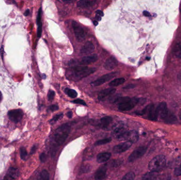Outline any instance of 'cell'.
Here are the masks:
<instances>
[{"label":"cell","mask_w":181,"mask_h":180,"mask_svg":"<svg viewBox=\"0 0 181 180\" xmlns=\"http://www.w3.org/2000/svg\"><path fill=\"white\" fill-rule=\"evenodd\" d=\"M96 70L95 68H89L85 66H78L73 68L69 71L67 76H68L69 79L78 81L94 73Z\"/></svg>","instance_id":"obj_1"},{"label":"cell","mask_w":181,"mask_h":180,"mask_svg":"<svg viewBox=\"0 0 181 180\" xmlns=\"http://www.w3.org/2000/svg\"><path fill=\"white\" fill-rule=\"evenodd\" d=\"M158 116L164 122L167 123H174L177 121V118L172 112L167 108L166 103L161 102L157 106Z\"/></svg>","instance_id":"obj_2"},{"label":"cell","mask_w":181,"mask_h":180,"mask_svg":"<svg viewBox=\"0 0 181 180\" xmlns=\"http://www.w3.org/2000/svg\"><path fill=\"white\" fill-rule=\"evenodd\" d=\"M71 131V126L65 124L58 127L54 134V140L58 145H61L65 142Z\"/></svg>","instance_id":"obj_3"},{"label":"cell","mask_w":181,"mask_h":180,"mask_svg":"<svg viewBox=\"0 0 181 180\" xmlns=\"http://www.w3.org/2000/svg\"><path fill=\"white\" fill-rule=\"evenodd\" d=\"M166 163V160L164 155L156 156L150 161L148 164V169L152 172H158L162 169Z\"/></svg>","instance_id":"obj_4"},{"label":"cell","mask_w":181,"mask_h":180,"mask_svg":"<svg viewBox=\"0 0 181 180\" xmlns=\"http://www.w3.org/2000/svg\"><path fill=\"white\" fill-rule=\"evenodd\" d=\"M139 115H146L147 118L150 121H156L157 120L158 113L157 107L154 104L148 105L143 110L137 113Z\"/></svg>","instance_id":"obj_5"},{"label":"cell","mask_w":181,"mask_h":180,"mask_svg":"<svg viewBox=\"0 0 181 180\" xmlns=\"http://www.w3.org/2000/svg\"><path fill=\"white\" fill-rule=\"evenodd\" d=\"M118 140L130 141L132 143H136L139 139V134L137 131L135 130L127 131L118 137Z\"/></svg>","instance_id":"obj_6"},{"label":"cell","mask_w":181,"mask_h":180,"mask_svg":"<svg viewBox=\"0 0 181 180\" xmlns=\"http://www.w3.org/2000/svg\"><path fill=\"white\" fill-rule=\"evenodd\" d=\"M140 99L137 98H132L125 103L118 105V108L121 111H129L134 108L139 103Z\"/></svg>","instance_id":"obj_7"},{"label":"cell","mask_w":181,"mask_h":180,"mask_svg":"<svg viewBox=\"0 0 181 180\" xmlns=\"http://www.w3.org/2000/svg\"><path fill=\"white\" fill-rule=\"evenodd\" d=\"M128 131L127 127L125 126L122 122H117L113 126V131L111 135L115 139H118L120 135Z\"/></svg>","instance_id":"obj_8"},{"label":"cell","mask_w":181,"mask_h":180,"mask_svg":"<svg viewBox=\"0 0 181 180\" xmlns=\"http://www.w3.org/2000/svg\"><path fill=\"white\" fill-rule=\"evenodd\" d=\"M72 26L77 41L79 42L83 41L85 38V33L83 29L76 21H73Z\"/></svg>","instance_id":"obj_9"},{"label":"cell","mask_w":181,"mask_h":180,"mask_svg":"<svg viewBox=\"0 0 181 180\" xmlns=\"http://www.w3.org/2000/svg\"><path fill=\"white\" fill-rule=\"evenodd\" d=\"M117 73L116 72H113L109 73V74H106L103 76H101V77L99 78L98 79H96L95 81H93L90 83V85L93 87L99 86H101L103 84L106 83L107 81L110 80L113 78L117 76Z\"/></svg>","instance_id":"obj_10"},{"label":"cell","mask_w":181,"mask_h":180,"mask_svg":"<svg viewBox=\"0 0 181 180\" xmlns=\"http://www.w3.org/2000/svg\"><path fill=\"white\" fill-rule=\"evenodd\" d=\"M147 148L146 146H140L136 148L133 152L129 156L128 161L129 162H133L139 159L145 154L147 151Z\"/></svg>","instance_id":"obj_11"},{"label":"cell","mask_w":181,"mask_h":180,"mask_svg":"<svg viewBox=\"0 0 181 180\" xmlns=\"http://www.w3.org/2000/svg\"><path fill=\"white\" fill-rule=\"evenodd\" d=\"M7 115L12 122L15 123H18L22 120L24 113L20 109H13L8 112Z\"/></svg>","instance_id":"obj_12"},{"label":"cell","mask_w":181,"mask_h":180,"mask_svg":"<svg viewBox=\"0 0 181 180\" xmlns=\"http://www.w3.org/2000/svg\"><path fill=\"white\" fill-rule=\"evenodd\" d=\"M132 144V143L130 141H126V142L122 143L114 146L113 149V151L114 153L117 154L123 153L128 150L131 146Z\"/></svg>","instance_id":"obj_13"},{"label":"cell","mask_w":181,"mask_h":180,"mask_svg":"<svg viewBox=\"0 0 181 180\" xmlns=\"http://www.w3.org/2000/svg\"><path fill=\"white\" fill-rule=\"evenodd\" d=\"M95 47L92 42L87 41L84 45L80 50V54L82 55H87L94 51Z\"/></svg>","instance_id":"obj_14"},{"label":"cell","mask_w":181,"mask_h":180,"mask_svg":"<svg viewBox=\"0 0 181 180\" xmlns=\"http://www.w3.org/2000/svg\"><path fill=\"white\" fill-rule=\"evenodd\" d=\"M118 61L113 57H111L105 61L103 67L107 70H113L118 66Z\"/></svg>","instance_id":"obj_15"},{"label":"cell","mask_w":181,"mask_h":180,"mask_svg":"<svg viewBox=\"0 0 181 180\" xmlns=\"http://www.w3.org/2000/svg\"><path fill=\"white\" fill-rule=\"evenodd\" d=\"M98 60V57L96 54H93L91 56H85L82 58L80 61V64L82 66L90 65L94 63Z\"/></svg>","instance_id":"obj_16"},{"label":"cell","mask_w":181,"mask_h":180,"mask_svg":"<svg viewBox=\"0 0 181 180\" xmlns=\"http://www.w3.org/2000/svg\"><path fill=\"white\" fill-rule=\"evenodd\" d=\"M19 171L16 168H10L7 171V174L6 177H4V180H15L18 178L19 175Z\"/></svg>","instance_id":"obj_17"},{"label":"cell","mask_w":181,"mask_h":180,"mask_svg":"<svg viewBox=\"0 0 181 180\" xmlns=\"http://www.w3.org/2000/svg\"><path fill=\"white\" fill-rule=\"evenodd\" d=\"M107 167L106 165H103L99 168L94 175V178L96 180H102L106 177Z\"/></svg>","instance_id":"obj_18"},{"label":"cell","mask_w":181,"mask_h":180,"mask_svg":"<svg viewBox=\"0 0 181 180\" xmlns=\"http://www.w3.org/2000/svg\"><path fill=\"white\" fill-rule=\"evenodd\" d=\"M116 92V89L113 88H109L105 89L104 90H101L98 94V99L101 101L102 99L108 97V96L114 94Z\"/></svg>","instance_id":"obj_19"},{"label":"cell","mask_w":181,"mask_h":180,"mask_svg":"<svg viewBox=\"0 0 181 180\" xmlns=\"http://www.w3.org/2000/svg\"><path fill=\"white\" fill-rule=\"evenodd\" d=\"M98 0H80L77 3V7L80 8H87L94 6Z\"/></svg>","instance_id":"obj_20"},{"label":"cell","mask_w":181,"mask_h":180,"mask_svg":"<svg viewBox=\"0 0 181 180\" xmlns=\"http://www.w3.org/2000/svg\"><path fill=\"white\" fill-rule=\"evenodd\" d=\"M111 154L109 152H103L97 155L96 160L99 163H103L107 162L110 159Z\"/></svg>","instance_id":"obj_21"},{"label":"cell","mask_w":181,"mask_h":180,"mask_svg":"<svg viewBox=\"0 0 181 180\" xmlns=\"http://www.w3.org/2000/svg\"><path fill=\"white\" fill-rule=\"evenodd\" d=\"M42 8L40 7L39 11H38V15L37 18V23L38 25V29H37V36L38 38H40L42 36Z\"/></svg>","instance_id":"obj_22"},{"label":"cell","mask_w":181,"mask_h":180,"mask_svg":"<svg viewBox=\"0 0 181 180\" xmlns=\"http://www.w3.org/2000/svg\"><path fill=\"white\" fill-rule=\"evenodd\" d=\"M113 121V118L110 116H105L102 118L100 120L99 126L102 129H106Z\"/></svg>","instance_id":"obj_23"},{"label":"cell","mask_w":181,"mask_h":180,"mask_svg":"<svg viewBox=\"0 0 181 180\" xmlns=\"http://www.w3.org/2000/svg\"><path fill=\"white\" fill-rule=\"evenodd\" d=\"M125 82V79L123 78H117L113 80L109 83V86L111 87H117L119 85L123 84V83Z\"/></svg>","instance_id":"obj_24"},{"label":"cell","mask_w":181,"mask_h":180,"mask_svg":"<svg viewBox=\"0 0 181 180\" xmlns=\"http://www.w3.org/2000/svg\"><path fill=\"white\" fill-rule=\"evenodd\" d=\"M157 177V172L150 171V172L146 173L144 175H143L142 179L145 180H154V179H156Z\"/></svg>","instance_id":"obj_25"},{"label":"cell","mask_w":181,"mask_h":180,"mask_svg":"<svg viewBox=\"0 0 181 180\" xmlns=\"http://www.w3.org/2000/svg\"><path fill=\"white\" fill-rule=\"evenodd\" d=\"M174 54L176 56V57L178 58H181V45L178 44L175 45L174 48Z\"/></svg>","instance_id":"obj_26"},{"label":"cell","mask_w":181,"mask_h":180,"mask_svg":"<svg viewBox=\"0 0 181 180\" xmlns=\"http://www.w3.org/2000/svg\"><path fill=\"white\" fill-rule=\"evenodd\" d=\"M65 91V92L67 95L69 97L72 98H75L77 96V92L75 90H74V89L66 88Z\"/></svg>","instance_id":"obj_27"},{"label":"cell","mask_w":181,"mask_h":180,"mask_svg":"<svg viewBox=\"0 0 181 180\" xmlns=\"http://www.w3.org/2000/svg\"><path fill=\"white\" fill-rule=\"evenodd\" d=\"M92 168L90 164H84L82 166L80 169V174H84V173H89L91 170Z\"/></svg>","instance_id":"obj_28"},{"label":"cell","mask_w":181,"mask_h":180,"mask_svg":"<svg viewBox=\"0 0 181 180\" xmlns=\"http://www.w3.org/2000/svg\"><path fill=\"white\" fill-rule=\"evenodd\" d=\"M112 140V139L111 138H107V139H102L100 140L96 141L95 143L94 144L95 146H99V145H104V144H107L110 142Z\"/></svg>","instance_id":"obj_29"},{"label":"cell","mask_w":181,"mask_h":180,"mask_svg":"<svg viewBox=\"0 0 181 180\" xmlns=\"http://www.w3.org/2000/svg\"><path fill=\"white\" fill-rule=\"evenodd\" d=\"M130 98L129 97H119L116 99L114 100V103L116 104L119 105L122 104V103H125L126 101H128L130 99Z\"/></svg>","instance_id":"obj_30"},{"label":"cell","mask_w":181,"mask_h":180,"mask_svg":"<svg viewBox=\"0 0 181 180\" xmlns=\"http://www.w3.org/2000/svg\"><path fill=\"white\" fill-rule=\"evenodd\" d=\"M135 178V174L133 172H130L122 178V180H134Z\"/></svg>","instance_id":"obj_31"},{"label":"cell","mask_w":181,"mask_h":180,"mask_svg":"<svg viewBox=\"0 0 181 180\" xmlns=\"http://www.w3.org/2000/svg\"><path fill=\"white\" fill-rule=\"evenodd\" d=\"M40 179L42 180H49V174L47 170H43L40 173Z\"/></svg>","instance_id":"obj_32"},{"label":"cell","mask_w":181,"mask_h":180,"mask_svg":"<svg viewBox=\"0 0 181 180\" xmlns=\"http://www.w3.org/2000/svg\"><path fill=\"white\" fill-rule=\"evenodd\" d=\"M63 116V114H58V115L55 116L54 117H53L52 119L50 120L49 123L51 125L54 124L55 123L57 122L59 119L62 118Z\"/></svg>","instance_id":"obj_33"},{"label":"cell","mask_w":181,"mask_h":180,"mask_svg":"<svg viewBox=\"0 0 181 180\" xmlns=\"http://www.w3.org/2000/svg\"><path fill=\"white\" fill-rule=\"evenodd\" d=\"M28 153L27 150L24 147L20 148V157L23 160H25L26 157H27Z\"/></svg>","instance_id":"obj_34"},{"label":"cell","mask_w":181,"mask_h":180,"mask_svg":"<svg viewBox=\"0 0 181 180\" xmlns=\"http://www.w3.org/2000/svg\"><path fill=\"white\" fill-rule=\"evenodd\" d=\"M122 163V161L121 160H114L111 162V165L114 168H117Z\"/></svg>","instance_id":"obj_35"},{"label":"cell","mask_w":181,"mask_h":180,"mask_svg":"<svg viewBox=\"0 0 181 180\" xmlns=\"http://www.w3.org/2000/svg\"><path fill=\"white\" fill-rule=\"evenodd\" d=\"M174 175L175 177H179L181 175V163L178 166V167L174 169Z\"/></svg>","instance_id":"obj_36"},{"label":"cell","mask_w":181,"mask_h":180,"mask_svg":"<svg viewBox=\"0 0 181 180\" xmlns=\"http://www.w3.org/2000/svg\"><path fill=\"white\" fill-rule=\"evenodd\" d=\"M55 96V93L54 91L50 90L48 93V99L49 101H52L54 99Z\"/></svg>","instance_id":"obj_37"},{"label":"cell","mask_w":181,"mask_h":180,"mask_svg":"<svg viewBox=\"0 0 181 180\" xmlns=\"http://www.w3.org/2000/svg\"><path fill=\"white\" fill-rule=\"evenodd\" d=\"M72 102L75 104H80L83 105V106H86V104L85 101L83 100H82L81 99H76V100L72 101Z\"/></svg>","instance_id":"obj_38"},{"label":"cell","mask_w":181,"mask_h":180,"mask_svg":"<svg viewBox=\"0 0 181 180\" xmlns=\"http://www.w3.org/2000/svg\"><path fill=\"white\" fill-rule=\"evenodd\" d=\"M39 159L40 160L42 163H44L47 160V155L45 153H42L39 156Z\"/></svg>","instance_id":"obj_39"},{"label":"cell","mask_w":181,"mask_h":180,"mask_svg":"<svg viewBox=\"0 0 181 180\" xmlns=\"http://www.w3.org/2000/svg\"><path fill=\"white\" fill-rule=\"evenodd\" d=\"M59 109V107H58L57 105H51L48 108V109L49 110H51V112H55V111H56V110H58Z\"/></svg>","instance_id":"obj_40"},{"label":"cell","mask_w":181,"mask_h":180,"mask_svg":"<svg viewBox=\"0 0 181 180\" xmlns=\"http://www.w3.org/2000/svg\"><path fill=\"white\" fill-rule=\"evenodd\" d=\"M37 148H38V146L37 145H34L33 146V148H31V152H30V154H34L36 151L37 149Z\"/></svg>","instance_id":"obj_41"},{"label":"cell","mask_w":181,"mask_h":180,"mask_svg":"<svg viewBox=\"0 0 181 180\" xmlns=\"http://www.w3.org/2000/svg\"><path fill=\"white\" fill-rule=\"evenodd\" d=\"M96 15H99V16H101V17L102 16H104V13H103V12L101 11V10H99L96 11Z\"/></svg>","instance_id":"obj_42"},{"label":"cell","mask_w":181,"mask_h":180,"mask_svg":"<svg viewBox=\"0 0 181 180\" xmlns=\"http://www.w3.org/2000/svg\"><path fill=\"white\" fill-rule=\"evenodd\" d=\"M134 87L135 86L134 85H129L125 87L124 89H130L134 88Z\"/></svg>","instance_id":"obj_43"},{"label":"cell","mask_w":181,"mask_h":180,"mask_svg":"<svg viewBox=\"0 0 181 180\" xmlns=\"http://www.w3.org/2000/svg\"><path fill=\"white\" fill-rule=\"evenodd\" d=\"M143 15H144L145 16H147V17H149V16H151L150 13L149 12H148V11H143Z\"/></svg>","instance_id":"obj_44"},{"label":"cell","mask_w":181,"mask_h":180,"mask_svg":"<svg viewBox=\"0 0 181 180\" xmlns=\"http://www.w3.org/2000/svg\"><path fill=\"white\" fill-rule=\"evenodd\" d=\"M73 113L72 112H68L67 113V116L69 118H71L72 117Z\"/></svg>","instance_id":"obj_45"},{"label":"cell","mask_w":181,"mask_h":180,"mask_svg":"<svg viewBox=\"0 0 181 180\" xmlns=\"http://www.w3.org/2000/svg\"><path fill=\"white\" fill-rule=\"evenodd\" d=\"M29 13H30V10L29 9L25 11V13H24V15L26 16H28L29 15Z\"/></svg>","instance_id":"obj_46"},{"label":"cell","mask_w":181,"mask_h":180,"mask_svg":"<svg viewBox=\"0 0 181 180\" xmlns=\"http://www.w3.org/2000/svg\"><path fill=\"white\" fill-rule=\"evenodd\" d=\"M95 18L96 19V20H98V21L101 20V16H99L98 15H96V16H95Z\"/></svg>","instance_id":"obj_47"},{"label":"cell","mask_w":181,"mask_h":180,"mask_svg":"<svg viewBox=\"0 0 181 180\" xmlns=\"http://www.w3.org/2000/svg\"><path fill=\"white\" fill-rule=\"evenodd\" d=\"M63 2H66V3H69L73 1V0H62Z\"/></svg>","instance_id":"obj_48"},{"label":"cell","mask_w":181,"mask_h":180,"mask_svg":"<svg viewBox=\"0 0 181 180\" xmlns=\"http://www.w3.org/2000/svg\"><path fill=\"white\" fill-rule=\"evenodd\" d=\"M93 22V24H94V26H97L98 25V22L97 21H94Z\"/></svg>","instance_id":"obj_49"},{"label":"cell","mask_w":181,"mask_h":180,"mask_svg":"<svg viewBox=\"0 0 181 180\" xmlns=\"http://www.w3.org/2000/svg\"><path fill=\"white\" fill-rule=\"evenodd\" d=\"M2 99V93H1V92L0 91V102L1 101Z\"/></svg>","instance_id":"obj_50"},{"label":"cell","mask_w":181,"mask_h":180,"mask_svg":"<svg viewBox=\"0 0 181 180\" xmlns=\"http://www.w3.org/2000/svg\"><path fill=\"white\" fill-rule=\"evenodd\" d=\"M42 77L43 79H46V76L45 74H43V75H42Z\"/></svg>","instance_id":"obj_51"},{"label":"cell","mask_w":181,"mask_h":180,"mask_svg":"<svg viewBox=\"0 0 181 180\" xmlns=\"http://www.w3.org/2000/svg\"><path fill=\"white\" fill-rule=\"evenodd\" d=\"M179 119H181V110L180 111V112H179Z\"/></svg>","instance_id":"obj_52"}]
</instances>
